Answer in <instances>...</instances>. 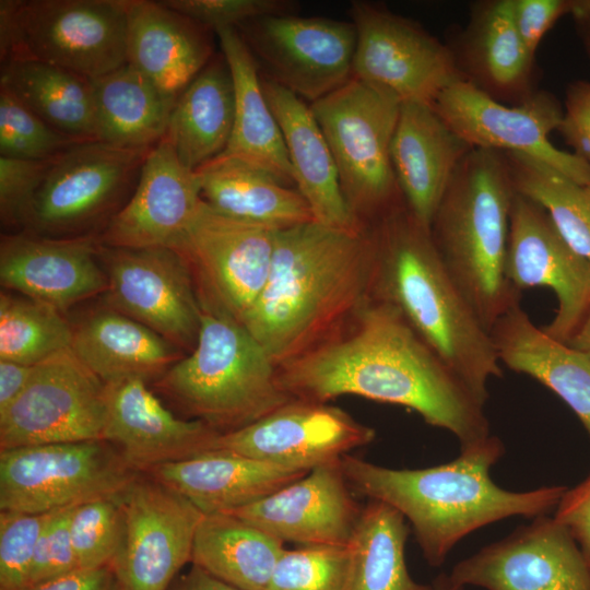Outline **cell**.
<instances>
[{
    "label": "cell",
    "instance_id": "obj_1",
    "mask_svg": "<svg viewBox=\"0 0 590 590\" xmlns=\"http://www.w3.org/2000/svg\"><path fill=\"white\" fill-rule=\"evenodd\" d=\"M293 399L341 396L402 405L460 446L489 434L481 403L391 304L371 299L337 337L278 367Z\"/></svg>",
    "mask_w": 590,
    "mask_h": 590
},
{
    "label": "cell",
    "instance_id": "obj_2",
    "mask_svg": "<svg viewBox=\"0 0 590 590\" xmlns=\"http://www.w3.org/2000/svg\"><path fill=\"white\" fill-rule=\"evenodd\" d=\"M374 275L369 225L278 229L268 280L241 323L279 367L341 333L373 299Z\"/></svg>",
    "mask_w": 590,
    "mask_h": 590
},
{
    "label": "cell",
    "instance_id": "obj_3",
    "mask_svg": "<svg viewBox=\"0 0 590 590\" xmlns=\"http://www.w3.org/2000/svg\"><path fill=\"white\" fill-rule=\"evenodd\" d=\"M495 436L460 446L459 456L424 469H391L350 453L341 458L352 491L397 509L413 529L424 558L441 565L465 535L496 521L554 511L565 486L512 492L496 485L492 467L504 455Z\"/></svg>",
    "mask_w": 590,
    "mask_h": 590
},
{
    "label": "cell",
    "instance_id": "obj_4",
    "mask_svg": "<svg viewBox=\"0 0 590 590\" xmlns=\"http://www.w3.org/2000/svg\"><path fill=\"white\" fill-rule=\"evenodd\" d=\"M375 251L373 299L393 305L483 404L503 369L484 328L447 270L430 229L404 200L369 224Z\"/></svg>",
    "mask_w": 590,
    "mask_h": 590
},
{
    "label": "cell",
    "instance_id": "obj_5",
    "mask_svg": "<svg viewBox=\"0 0 590 590\" xmlns=\"http://www.w3.org/2000/svg\"><path fill=\"white\" fill-rule=\"evenodd\" d=\"M515 196L504 152L474 148L451 177L429 227L447 270L489 333L520 302L505 274Z\"/></svg>",
    "mask_w": 590,
    "mask_h": 590
},
{
    "label": "cell",
    "instance_id": "obj_6",
    "mask_svg": "<svg viewBox=\"0 0 590 590\" xmlns=\"http://www.w3.org/2000/svg\"><path fill=\"white\" fill-rule=\"evenodd\" d=\"M197 344L155 388L184 414L221 434L264 417L293 398L279 384L278 366L246 327L200 300Z\"/></svg>",
    "mask_w": 590,
    "mask_h": 590
},
{
    "label": "cell",
    "instance_id": "obj_7",
    "mask_svg": "<svg viewBox=\"0 0 590 590\" xmlns=\"http://www.w3.org/2000/svg\"><path fill=\"white\" fill-rule=\"evenodd\" d=\"M128 7L129 0H1V63L32 59L102 76L127 63Z\"/></svg>",
    "mask_w": 590,
    "mask_h": 590
},
{
    "label": "cell",
    "instance_id": "obj_8",
    "mask_svg": "<svg viewBox=\"0 0 590 590\" xmlns=\"http://www.w3.org/2000/svg\"><path fill=\"white\" fill-rule=\"evenodd\" d=\"M400 108L397 98L355 78L310 104L344 199L365 225L403 201L391 160Z\"/></svg>",
    "mask_w": 590,
    "mask_h": 590
},
{
    "label": "cell",
    "instance_id": "obj_9",
    "mask_svg": "<svg viewBox=\"0 0 590 590\" xmlns=\"http://www.w3.org/2000/svg\"><path fill=\"white\" fill-rule=\"evenodd\" d=\"M150 150L85 141L64 151L40 185L23 231L52 238L99 235L134 191Z\"/></svg>",
    "mask_w": 590,
    "mask_h": 590
},
{
    "label": "cell",
    "instance_id": "obj_10",
    "mask_svg": "<svg viewBox=\"0 0 590 590\" xmlns=\"http://www.w3.org/2000/svg\"><path fill=\"white\" fill-rule=\"evenodd\" d=\"M140 474L104 439L0 450V510L40 515L117 496Z\"/></svg>",
    "mask_w": 590,
    "mask_h": 590
},
{
    "label": "cell",
    "instance_id": "obj_11",
    "mask_svg": "<svg viewBox=\"0 0 590 590\" xmlns=\"http://www.w3.org/2000/svg\"><path fill=\"white\" fill-rule=\"evenodd\" d=\"M350 15L356 30L353 78L401 104L433 107L462 81L448 45L418 23L367 1H353Z\"/></svg>",
    "mask_w": 590,
    "mask_h": 590
},
{
    "label": "cell",
    "instance_id": "obj_12",
    "mask_svg": "<svg viewBox=\"0 0 590 590\" xmlns=\"http://www.w3.org/2000/svg\"><path fill=\"white\" fill-rule=\"evenodd\" d=\"M106 386L70 350L35 365L0 413V450L103 439Z\"/></svg>",
    "mask_w": 590,
    "mask_h": 590
},
{
    "label": "cell",
    "instance_id": "obj_13",
    "mask_svg": "<svg viewBox=\"0 0 590 590\" xmlns=\"http://www.w3.org/2000/svg\"><path fill=\"white\" fill-rule=\"evenodd\" d=\"M107 278L104 305L149 327L182 352L200 331L201 306L182 256L165 247H111L99 243Z\"/></svg>",
    "mask_w": 590,
    "mask_h": 590
},
{
    "label": "cell",
    "instance_id": "obj_14",
    "mask_svg": "<svg viewBox=\"0 0 590 590\" xmlns=\"http://www.w3.org/2000/svg\"><path fill=\"white\" fill-rule=\"evenodd\" d=\"M276 231L222 214L202 200L175 249L199 299L241 322L268 280Z\"/></svg>",
    "mask_w": 590,
    "mask_h": 590
},
{
    "label": "cell",
    "instance_id": "obj_15",
    "mask_svg": "<svg viewBox=\"0 0 590 590\" xmlns=\"http://www.w3.org/2000/svg\"><path fill=\"white\" fill-rule=\"evenodd\" d=\"M434 108L473 149L523 154L590 186V165L550 140L562 125L564 106L547 91L538 90L519 105H506L458 81L439 95Z\"/></svg>",
    "mask_w": 590,
    "mask_h": 590
},
{
    "label": "cell",
    "instance_id": "obj_16",
    "mask_svg": "<svg viewBox=\"0 0 590 590\" xmlns=\"http://www.w3.org/2000/svg\"><path fill=\"white\" fill-rule=\"evenodd\" d=\"M269 80L311 103L353 78L356 30L353 22L279 14L238 28Z\"/></svg>",
    "mask_w": 590,
    "mask_h": 590
},
{
    "label": "cell",
    "instance_id": "obj_17",
    "mask_svg": "<svg viewBox=\"0 0 590 590\" xmlns=\"http://www.w3.org/2000/svg\"><path fill=\"white\" fill-rule=\"evenodd\" d=\"M125 533L113 564L120 590H167L191 562L203 514L185 496L141 473L119 495Z\"/></svg>",
    "mask_w": 590,
    "mask_h": 590
},
{
    "label": "cell",
    "instance_id": "obj_18",
    "mask_svg": "<svg viewBox=\"0 0 590 590\" xmlns=\"http://www.w3.org/2000/svg\"><path fill=\"white\" fill-rule=\"evenodd\" d=\"M457 588L590 590V566L569 532L548 515L460 560L448 575Z\"/></svg>",
    "mask_w": 590,
    "mask_h": 590
},
{
    "label": "cell",
    "instance_id": "obj_19",
    "mask_svg": "<svg viewBox=\"0 0 590 590\" xmlns=\"http://www.w3.org/2000/svg\"><path fill=\"white\" fill-rule=\"evenodd\" d=\"M505 274L520 293L531 287L553 291L558 307L542 330L559 342H568L590 307V260L566 243L543 208L517 192Z\"/></svg>",
    "mask_w": 590,
    "mask_h": 590
},
{
    "label": "cell",
    "instance_id": "obj_20",
    "mask_svg": "<svg viewBox=\"0 0 590 590\" xmlns=\"http://www.w3.org/2000/svg\"><path fill=\"white\" fill-rule=\"evenodd\" d=\"M375 429L329 403L293 399L243 428L221 434L214 450L310 471L375 439Z\"/></svg>",
    "mask_w": 590,
    "mask_h": 590
},
{
    "label": "cell",
    "instance_id": "obj_21",
    "mask_svg": "<svg viewBox=\"0 0 590 590\" xmlns=\"http://www.w3.org/2000/svg\"><path fill=\"white\" fill-rule=\"evenodd\" d=\"M362 508L340 459L318 465L264 498L227 514L284 543L349 546Z\"/></svg>",
    "mask_w": 590,
    "mask_h": 590
},
{
    "label": "cell",
    "instance_id": "obj_22",
    "mask_svg": "<svg viewBox=\"0 0 590 590\" xmlns=\"http://www.w3.org/2000/svg\"><path fill=\"white\" fill-rule=\"evenodd\" d=\"M98 250L97 234L69 238L24 231L2 234L1 285L64 314L71 306L105 293L107 278Z\"/></svg>",
    "mask_w": 590,
    "mask_h": 590
},
{
    "label": "cell",
    "instance_id": "obj_23",
    "mask_svg": "<svg viewBox=\"0 0 590 590\" xmlns=\"http://www.w3.org/2000/svg\"><path fill=\"white\" fill-rule=\"evenodd\" d=\"M201 201L196 172L179 161L164 137L150 150L134 191L99 233V243L176 249Z\"/></svg>",
    "mask_w": 590,
    "mask_h": 590
},
{
    "label": "cell",
    "instance_id": "obj_24",
    "mask_svg": "<svg viewBox=\"0 0 590 590\" xmlns=\"http://www.w3.org/2000/svg\"><path fill=\"white\" fill-rule=\"evenodd\" d=\"M106 405L103 439L141 473L214 450L221 435L199 420L174 415L140 379L107 385Z\"/></svg>",
    "mask_w": 590,
    "mask_h": 590
},
{
    "label": "cell",
    "instance_id": "obj_25",
    "mask_svg": "<svg viewBox=\"0 0 590 590\" xmlns=\"http://www.w3.org/2000/svg\"><path fill=\"white\" fill-rule=\"evenodd\" d=\"M448 47L461 80L499 103L519 105L538 91L535 56L517 31L512 0L473 3Z\"/></svg>",
    "mask_w": 590,
    "mask_h": 590
},
{
    "label": "cell",
    "instance_id": "obj_26",
    "mask_svg": "<svg viewBox=\"0 0 590 590\" xmlns=\"http://www.w3.org/2000/svg\"><path fill=\"white\" fill-rule=\"evenodd\" d=\"M472 149L433 106L401 104L391 143L392 166L405 205L426 227Z\"/></svg>",
    "mask_w": 590,
    "mask_h": 590
},
{
    "label": "cell",
    "instance_id": "obj_27",
    "mask_svg": "<svg viewBox=\"0 0 590 590\" xmlns=\"http://www.w3.org/2000/svg\"><path fill=\"white\" fill-rule=\"evenodd\" d=\"M261 83L283 133L295 187L314 221L350 233L365 231L368 225L354 216L344 199L332 153L310 106L266 76Z\"/></svg>",
    "mask_w": 590,
    "mask_h": 590
},
{
    "label": "cell",
    "instance_id": "obj_28",
    "mask_svg": "<svg viewBox=\"0 0 590 590\" xmlns=\"http://www.w3.org/2000/svg\"><path fill=\"white\" fill-rule=\"evenodd\" d=\"M211 30L161 1L129 0L127 63L178 98L213 57Z\"/></svg>",
    "mask_w": 590,
    "mask_h": 590
},
{
    "label": "cell",
    "instance_id": "obj_29",
    "mask_svg": "<svg viewBox=\"0 0 590 590\" xmlns=\"http://www.w3.org/2000/svg\"><path fill=\"white\" fill-rule=\"evenodd\" d=\"M309 471L286 468L223 450L164 463L146 474L189 499L203 515L252 504Z\"/></svg>",
    "mask_w": 590,
    "mask_h": 590
},
{
    "label": "cell",
    "instance_id": "obj_30",
    "mask_svg": "<svg viewBox=\"0 0 590 590\" xmlns=\"http://www.w3.org/2000/svg\"><path fill=\"white\" fill-rule=\"evenodd\" d=\"M71 351L106 386L155 382L185 356L149 327L105 305L72 324Z\"/></svg>",
    "mask_w": 590,
    "mask_h": 590
},
{
    "label": "cell",
    "instance_id": "obj_31",
    "mask_svg": "<svg viewBox=\"0 0 590 590\" xmlns=\"http://www.w3.org/2000/svg\"><path fill=\"white\" fill-rule=\"evenodd\" d=\"M491 337L500 364L552 390L590 436V357L548 337L532 322L520 302L497 320Z\"/></svg>",
    "mask_w": 590,
    "mask_h": 590
},
{
    "label": "cell",
    "instance_id": "obj_32",
    "mask_svg": "<svg viewBox=\"0 0 590 590\" xmlns=\"http://www.w3.org/2000/svg\"><path fill=\"white\" fill-rule=\"evenodd\" d=\"M214 33L229 67L235 93L233 131L222 154L244 160L294 188L283 133L266 98L257 60L237 28Z\"/></svg>",
    "mask_w": 590,
    "mask_h": 590
},
{
    "label": "cell",
    "instance_id": "obj_33",
    "mask_svg": "<svg viewBox=\"0 0 590 590\" xmlns=\"http://www.w3.org/2000/svg\"><path fill=\"white\" fill-rule=\"evenodd\" d=\"M196 174L202 200L227 216L275 229L314 221L296 188L244 160L221 154Z\"/></svg>",
    "mask_w": 590,
    "mask_h": 590
},
{
    "label": "cell",
    "instance_id": "obj_34",
    "mask_svg": "<svg viewBox=\"0 0 590 590\" xmlns=\"http://www.w3.org/2000/svg\"><path fill=\"white\" fill-rule=\"evenodd\" d=\"M234 113L233 78L221 52L210 59L178 96L165 137L179 161L196 172L225 151Z\"/></svg>",
    "mask_w": 590,
    "mask_h": 590
},
{
    "label": "cell",
    "instance_id": "obj_35",
    "mask_svg": "<svg viewBox=\"0 0 590 590\" xmlns=\"http://www.w3.org/2000/svg\"><path fill=\"white\" fill-rule=\"evenodd\" d=\"M97 141L125 149H152L166 134L177 98L140 71L123 66L91 79Z\"/></svg>",
    "mask_w": 590,
    "mask_h": 590
},
{
    "label": "cell",
    "instance_id": "obj_36",
    "mask_svg": "<svg viewBox=\"0 0 590 590\" xmlns=\"http://www.w3.org/2000/svg\"><path fill=\"white\" fill-rule=\"evenodd\" d=\"M0 85L57 131L79 141H97L91 79L38 60L1 63Z\"/></svg>",
    "mask_w": 590,
    "mask_h": 590
},
{
    "label": "cell",
    "instance_id": "obj_37",
    "mask_svg": "<svg viewBox=\"0 0 590 590\" xmlns=\"http://www.w3.org/2000/svg\"><path fill=\"white\" fill-rule=\"evenodd\" d=\"M284 542L227 514L203 515L191 563L239 590H264Z\"/></svg>",
    "mask_w": 590,
    "mask_h": 590
},
{
    "label": "cell",
    "instance_id": "obj_38",
    "mask_svg": "<svg viewBox=\"0 0 590 590\" xmlns=\"http://www.w3.org/2000/svg\"><path fill=\"white\" fill-rule=\"evenodd\" d=\"M409 535L405 518L382 502L362 508L350 547L353 557L350 590H434L416 582L405 563Z\"/></svg>",
    "mask_w": 590,
    "mask_h": 590
},
{
    "label": "cell",
    "instance_id": "obj_39",
    "mask_svg": "<svg viewBox=\"0 0 590 590\" xmlns=\"http://www.w3.org/2000/svg\"><path fill=\"white\" fill-rule=\"evenodd\" d=\"M504 154L516 192L543 208L566 243L590 260V186L530 156Z\"/></svg>",
    "mask_w": 590,
    "mask_h": 590
},
{
    "label": "cell",
    "instance_id": "obj_40",
    "mask_svg": "<svg viewBox=\"0 0 590 590\" xmlns=\"http://www.w3.org/2000/svg\"><path fill=\"white\" fill-rule=\"evenodd\" d=\"M72 324L57 308L27 296L0 294V361L36 365L70 350Z\"/></svg>",
    "mask_w": 590,
    "mask_h": 590
},
{
    "label": "cell",
    "instance_id": "obj_41",
    "mask_svg": "<svg viewBox=\"0 0 590 590\" xmlns=\"http://www.w3.org/2000/svg\"><path fill=\"white\" fill-rule=\"evenodd\" d=\"M119 495L97 498L72 508L70 535L79 569L113 567L125 533Z\"/></svg>",
    "mask_w": 590,
    "mask_h": 590
},
{
    "label": "cell",
    "instance_id": "obj_42",
    "mask_svg": "<svg viewBox=\"0 0 590 590\" xmlns=\"http://www.w3.org/2000/svg\"><path fill=\"white\" fill-rule=\"evenodd\" d=\"M352 569L350 545L285 548L264 590H350Z\"/></svg>",
    "mask_w": 590,
    "mask_h": 590
},
{
    "label": "cell",
    "instance_id": "obj_43",
    "mask_svg": "<svg viewBox=\"0 0 590 590\" xmlns=\"http://www.w3.org/2000/svg\"><path fill=\"white\" fill-rule=\"evenodd\" d=\"M81 142L51 128L0 85V156L48 160Z\"/></svg>",
    "mask_w": 590,
    "mask_h": 590
},
{
    "label": "cell",
    "instance_id": "obj_44",
    "mask_svg": "<svg viewBox=\"0 0 590 590\" xmlns=\"http://www.w3.org/2000/svg\"><path fill=\"white\" fill-rule=\"evenodd\" d=\"M49 516L0 511V590H27L35 548Z\"/></svg>",
    "mask_w": 590,
    "mask_h": 590
},
{
    "label": "cell",
    "instance_id": "obj_45",
    "mask_svg": "<svg viewBox=\"0 0 590 590\" xmlns=\"http://www.w3.org/2000/svg\"><path fill=\"white\" fill-rule=\"evenodd\" d=\"M56 157L20 160L0 156V217L3 226L24 229L34 198Z\"/></svg>",
    "mask_w": 590,
    "mask_h": 590
},
{
    "label": "cell",
    "instance_id": "obj_46",
    "mask_svg": "<svg viewBox=\"0 0 590 590\" xmlns=\"http://www.w3.org/2000/svg\"><path fill=\"white\" fill-rule=\"evenodd\" d=\"M164 5L215 32L238 28L251 20L290 14L293 2L284 0H164Z\"/></svg>",
    "mask_w": 590,
    "mask_h": 590
},
{
    "label": "cell",
    "instance_id": "obj_47",
    "mask_svg": "<svg viewBox=\"0 0 590 590\" xmlns=\"http://www.w3.org/2000/svg\"><path fill=\"white\" fill-rule=\"evenodd\" d=\"M73 507L50 512L35 548L27 590L79 570L70 535Z\"/></svg>",
    "mask_w": 590,
    "mask_h": 590
},
{
    "label": "cell",
    "instance_id": "obj_48",
    "mask_svg": "<svg viewBox=\"0 0 590 590\" xmlns=\"http://www.w3.org/2000/svg\"><path fill=\"white\" fill-rule=\"evenodd\" d=\"M563 106L564 118L558 132L573 153L590 165V81L569 83Z\"/></svg>",
    "mask_w": 590,
    "mask_h": 590
},
{
    "label": "cell",
    "instance_id": "obj_49",
    "mask_svg": "<svg viewBox=\"0 0 590 590\" xmlns=\"http://www.w3.org/2000/svg\"><path fill=\"white\" fill-rule=\"evenodd\" d=\"M569 0H512L517 31L528 48L535 52L545 34L564 15L569 14Z\"/></svg>",
    "mask_w": 590,
    "mask_h": 590
},
{
    "label": "cell",
    "instance_id": "obj_50",
    "mask_svg": "<svg viewBox=\"0 0 590 590\" xmlns=\"http://www.w3.org/2000/svg\"><path fill=\"white\" fill-rule=\"evenodd\" d=\"M553 517L569 532L590 566V475L566 489Z\"/></svg>",
    "mask_w": 590,
    "mask_h": 590
},
{
    "label": "cell",
    "instance_id": "obj_51",
    "mask_svg": "<svg viewBox=\"0 0 590 590\" xmlns=\"http://www.w3.org/2000/svg\"><path fill=\"white\" fill-rule=\"evenodd\" d=\"M32 590H120L113 567L79 569Z\"/></svg>",
    "mask_w": 590,
    "mask_h": 590
},
{
    "label": "cell",
    "instance_id": "obj_52",
    "mask_svg": "<svg viewBox=\"0 0 590 590\" xmlns=\"http://www.w3.org/2000/svg\"><path fill=\"white\" fill-rule=\"evenodd\" d=\"M35 365L0 361V413L10 406L30 381Z\"/></svg>",
    "mask_w": 590,
    "mask_h": 590
},
{
    "label": "cell",
    "instance_id": "obj_53",
    "mask_svg": "<svg viewBox=\"0 0 590 590\" xmlns=\"http://www.w3.org/2000/svg\"><path fill=\"white\" fill-rule=\"evenodd\" d=\"M167 590H239L198 565L177 576Z\"/></svg>",
    "mask_w": 590,
    "mask_h": 590
},
{
    "label": "cell",
    "instance_id": "obj_54",
    "mask_svg": "<svg viewBox=\"0 0 590 590\" xmlns=\"http://www.w3.org/2000/svg\"><path fill=\"white\" fill-rule=\"evenodd\" d=\"M566 343L590 357V307L580 326Z\"/></svg>",
    "mask_w": 590,
    "mask_h": 590
},
{
    "label": "cell",
    "instance_id": "obj_55",
    "mask_svg": "<svg viewBox=\"0 0 590 590\" xmlns=\"http://www.w3.org/2000/svg\"><path fill=\"white\" fill-rule=\"evenodd\" d=\"M569 14L575 22L590 21V0H569Z\"/></svg>",
    "mask_w": 590,
    "mask_h": 590
},
{
    "label": "cell",
    "instance_id": "obj_56",
    "mask_svg": "<svg viewBox=\"0 0 590 590\" xmlns=\"http://www.w3.org/2000/svg\"><path fill=\"white\" fill-rule=\"evenodd\" d=\"M576 30L582 47L590 59V21L576 22Z\"/></svg>",
    "mask_w": 590,
    "mask_h": 590
},
{
    "label": "cell",
    "instance_id": "obj_57",
    "mask_svg": "<svg viewBox=\"0 0 590 590\" xmlns=\"http://www.w3.org/2000/svg\"><path fill=\"white\" fill-rule=\"evenodd\" d=\"M433 589L434 590H464V589L457 588L456 586H453L448 575H440L439 577H437V579H435L434 581Z\"/></svg>",
    "mask_w": 590,
    "mask_h": 590
}]
</instances>
